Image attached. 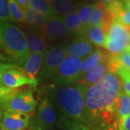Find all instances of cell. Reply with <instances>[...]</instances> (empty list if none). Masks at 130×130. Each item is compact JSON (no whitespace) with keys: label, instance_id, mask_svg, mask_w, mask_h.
Instances as JSON below:
<instances>
[{"label":"cell","instance_id":"obj_1","mask_svg":"<svg viewBox=\"0 0 130 130\" xmlns=\"http://www.w3.org/2000/svg\"><path fill=\"white\" fill-rule=\"evenodd\" d=\"M121 93V79L111 72H108L98 82L90 86L85 101V121H100L107 125L118 126L114 103Z\"/></svg>","mask_w":130,"mask_h":130},{"label":"cell","instance_id":"obj_2","mask_svg":"<svg viewBox=\"0 0 130 130\" xmlns=\"http://www.w3.org/2000/svg\"><path fill=\"white\" fill-rule=\"evenodd\" d=\"M88 88L78 83L48 86L47 97L59 112L67 126L85 121V101Z\"/></svg>","mask_w":130,"mask_h":130},{"label":"cell","instance_id":"obj_3","mask_svg":"<svg viewBox=\"0 0 130 130\" xmlns=\"http://www.w3.org/2000/svg\"><path fill=\"white\" fill-rule=\"evenodd\" d=\"M0 45L9 59L18 66L24 64L30 54L25 32L7 22L0 21Z\"/></svg>","mask_w":130,"mask_h":130},{"label":"cell","instance_id":"obj_4","mask_svg":"<svg viewBox=\"0 0 130 130\" xmlns=\"http://www.w3.org/2000/svg\"><path fill=\"white\" fill-rule=\"evenodd\" d=\"M130 45V25L121 23L118 20L109 28L105 48L109 54H119L127 51Z\"/></svg>","mask_w":130,"mask_h":130},{"label":"cell","instance_id":"obj_5","mask_svg":"<svg viewBox=\"0 0 130 130\" xmlns=\"http://www.w3.org/2000/svg\"><path fill=\"white\" fill-rule=\"evenodd\" d=\"M82 59L73 56H67L61 63L56 74L51 79L56 85H70L77 83L81 77Z\"/></svg>","mask_w":130,"mask_h":130},{"label":"cell","instance_id":"obj_6","mask_svg":"<svg viewBox=\"0 0 130 130\" xmlns=\"http://www.w3.org/2000/svg\"><path fill=\"white\" fill-rule=\"evenodd\" d=\"M37 121L38 126L44 130L54 129L56 126L67 127L59 112L46 95L43 96L40 100L38 106Z\"/></svg>","mask_w":130,"mask_h":130},{"label":"cell","instance_id":"obj_7","mask_svg":"<svg viewBox=\"0 0 130 130\" xmlns=\"http://www.w3.org/2000/svg\"><path fill=\"white\" fill-rule=\"evenodd\" d=\"M66 46L58 44L48 49L44 55L42 69L38 74L40 81L50 80L54 77L60 64L67 56Z\"/></svg>","mask_w":130,"mask_h":130},{"label":"cell","instance_id":"obj_8","mask_svg":"<svg viewBox=\"0 0 130 130\" xmlns=\"http://www.w3.org/2000/svg\"><path fill=\"white\" fill-rule=\"evenodd\" d=\"M1 81L2 86L16 90L26 85L36 88L38 83V79L30 78L19 66L12 64H6Z\"/></svg>","mask_w":130,"mask_h":130},{"label":"cell","instance_id":"obj_9","mask_svg":"<svg viewBox=\"0 0 130 130\" xmlns=\"http://www.w3.org/2000/svg\"><path fill=\"white\" fill-rule=\"evenodd\" d=\"M4 111L33 114L36 111L37 101L33 95V90L29 89L19 91L15 95L2 104Z\"/></svg>","mask_w":130,"mask_h":130},{"label":"cell","instance_id":"obj_10","mask_svg":"<svg viewBox=\"0 0 130 130\" xmlns=\"http://www.w3.org/2000/svg\"><path fill=\"white\" fill-rule=\"evenodd\" d=\"M39 31L45 38L47 43L65 40L69 38L72 35L65 25L61 17L56 15L49 17L46 23L39 28Z\"/></svg>","mask_w":130,"mask_h":130},{"label":"cell","instance_id":"obj_11","mask_svg":"<svg viewBox=\"0 0 130 130\" xmlns=\"http://www.w3.org/2000/svg\"><path fill=\"white\" fill-rule=\"evenodd\" d=\"M30 121V115L4 111L1 125L6 130H24L28 128Z\"/></svg>","mask_w":130,"mask_h":130},{"label":"cell","instance_id":"obj_12","mask_svg":"<svg viewBox=\"0 0 130 130\" xmlns=\"http://www.w3.org/2000/svg\"><path fill=\"white\" fill-rule=\"evenodd\" d=\"M66 50L67 56H77L81 59L91 54L95 50V48L85 38L80 37L67 45Z\"/></svg>","mask_w":130,"mask_h":130},{"label":"cell","instance_id":"obj_13","mask_svg":"<svg viewBox=\"0 0 130 130\" xmlns=\"http://www.w3.org/2000/svg\"><path fill=\"white\" fill-rule=\"evenodd\" d=\"M26 41L30 52L46 54L48 51V43L41 32L28 31L25 34Z\"/></svg>","mask_w":130,"mask_h":130},{"label":"cell","instance_id":"obj_14","mask_svg":"<svg viewBox=\"0 0 130 130\" xmlns=\"http://www.w3.org/2000/svg\"><path fill=\"white\" fill-rule=\"evenodd\" d=\"M108 64H107V60H106L101 64L98 65L94 69L85 73L83 76H82L77 83L88 88L90 86L93 85V84L98 82L105 74L108 73Z\"/></svg>","mask_w":130,"mask_h":130},{"label":"cell","instance_id":"obj_15","mask_svg":"<svg viewBox=\"0 0 130 130\" xmlns=\"http://www.w3.org/2000/svg\"><path fill=\"white\" fill-rule=\"evenodd\" d=\"M109 55L110 54H108L100 48L95 49L91 54H90L83 61H82L81 70H80L81 77L83 76L88 72L96 67L98 65L107 60Z\"/></svg>","mask_w":130,"mask_h":130},{"label":"cell","instance_id":"obj_16","mask_svg":"<svg viewBox=\"0 0 130 130\" xmlns=\"http://www.w3.org/2000/svg\"><path fill=\"white\" fill-rule=\"evenodd\" d=\"M44 54L31 53L24 65V72L31 79H36L41 70Z\"/></svg>","mask_w":130,"mask_h":130},{"label":"cell","instance_id":"obj_17","mask_svg":"<svg viewBox=\"0 0 130 130\" xmlns=\"http://www.w3.org/2000/svg\"><path fill=\"white\" fill-rule=\"evenodd\" d=\"M83 37L95 46L105 47L108 33L102 26H90L85 30Z\"/></svg>","mask_w":130,"mask_h":130},{"label":"cell","instance_id":"obj_18","mask_svg":"<svg viewBox=\"0 0 130 130\" xmlns=\"http://www.w3.org/2000/svg\"><path fill=\"white\" fill-rule=\"evenodd\" d=\"M61 18L71 34L78 36H83L85 29L81 23L77 11H74L70 14L62 16Z\"/></svg>","mask_w":130,"mask_h":130},{"label":"cell","instance_id":"obj_19","mask_svg":"<svg viewBox=\"0 0 130 130\" xmlns=\"http://www.w3.org/2000/svg\"><path fill=\"white\" fill-rule=\"evenodd\" d=\"M47 1L54 14L61 15V17L74 12L77 7L73 2V0H47Z\"/></svg>","mask_w":130,"mask_h":130},{"label":"cell","instance_id":"obj_20","mask_svg":"<svg viewBox=\"0 0 130 130\" xmlns=\"http://www.w3.org/2000/svg\"><path fill=\"white\" fill-rule=\"evenodd\" d=\"M23 14L25 23L32 27H38V28L46 23L48 18H49L46 14L32 9L30 7L24 10Z\"/></svg>","mask_w":130,"mask_h":130},{"label":"cell","instance_id":"obj_21","mask_svg":"<svg viewBox=\"0 0 130 130\" xmlns=\"http://www.w3.org/2000/svg\"><path fill=\"white\" fill-rule=\"evenodd\" d=\"M114 108L119 119L130 116V95L121 93L116 99Z\"/></svg>","mask_w":130,"mask_h":130},{"label":"cell","instance_id":"obj_22","mask_svg":"<svg viewBox=\"0 0 130 130\" xmlns=\"http://www.w3.org/2000/svg\"><path fill=\"white\" fill-rule=\"evenodd\" d=\"M94 4H79L77 6V14L85 30L90 27Z\"/></svg>","mask_w":130,"mask_h":130},{"label":"cell","instance_id":"obj_23","mask_svg":"<svg viewBox=\"0 0 130 130\" xmlns=\"http://www.w3.org/2000/svg\"><path fill=\"white\" fill-rule=\"evenodd\" d=\"M28 2L30 7L32 9L46 14L48 17L55 15L51 10L50 5L47 0H28Z\"/></svg>","mask_w":130,"mask_h":130},{"label":"cell","instance_id":"obj_24","mask_svg":"<svg viewBox=\"0 0 130 130\" xmlns=\"http://www.w3.org/2000/svg\"><path fill=\"white\" fill-rule=\"evenodd\" d=\"M8 3H9V11H10L12 20H14L18 23H25L23 12L20 7L18 2L15 0H8Z\"/></svg>","mask_w":130,"mask_h":130},{"label":"cell","instance_id":"obj_25","mask_svg":"<svg viewBox=\"0 0 130 130\" xmlns=\"http://www.w3.org/2000/svg\"><path fill=\"white\" fill-rule=\"evenodd\" d=\"M116 74H118L119 77H121L125 94L130 95V71H128L123 67H120Z\"/></svg>","mask_w":130,"mask_h":130},{"label":"cell","instance_id":"obj_26","mask_svg":"<svg viewBox=\"0 0 130 130\" xmlns=\"http://www.w3.org/2000/svg\"><path fill=\"white\" fill-rule=\"evenodd\" d=\"M12 20L8 0H0V21L7 22Z\"/></svg>","mask_w":130,"mask_h":130},{"label":"cell","instance_id":"obj_27","mask_svg":"<svg viewBox=\"0 0 130 130\" xmlns=\"http://www.w3.org/2000/svg\"><path fill=\"white\" fill-rule=\"evenodd\" d=\"M20 90L16 89L7 88L2 85L0 86V105L7 101L18 93Z\"/></svg>","mask_w":130,"mask_h":130},{"label":"cell","instance_id":"obj_28","mask_svg":"<svg viewBox=\"0 0 130 130\" xmlns=\"http://www.w3.org/2000/svg\"><path fill=\"white\" fill-rule=\"evenodd\" d=\"M118 59L120 62L121 67L124 68L128 71H130V52L124 51L119 54H117Z\"/></svg>","mask_w":130,"mask_h":130},{"label":"cell","instance_id":"obj_29","mask_svg":"<svg viewBox=\"0 0 130 130\" xmlns=\"http://www.w3.org/2000/svg\"><path fill=\"white\" fill-rule=\"evenodd\" d=\"M119 130H130V116L119 119Z\"/></svg>","mask_w":130,"mask_h":130},{"label":"cell","instance_id":"obj_30","mask_svg":"<svg viewBox=\"0 0 130 130\" xmlns=\"http://www.w3.org/2000/svg\"><path fill=\"white\" fill-rule=\"evenodd\" d=\"M118 20H119L124 25H130V10H126L124 8L119 15Z\"/></svg>","mask_w":130,"mask_h":130},{"label":"cell","instance_id":"obj_31","mask_svg":"<svg viewBox=\"0 0 130 130\" xmlns=\"http://www.w3.org/2000/svg\"><path fill=\"white\" fill-rule=\"evenodd\" d=\"M65 128L64 130H90L88 126L84 124H72Z\"/></svg>","mask_w":130,"mask_h":130},{"label":"cell","instance_id":"obj_32","mask_svg":"<svg viewBox=\"0 0 130 130\" xmlns=\"http://www.w3.org/2000/svg\"><path fill=\"white\" fill-rule=\"evenodd\" d=\"M18 4L20 6V7L22 9L23 12L26 9H28L30 7V5H29V2L28 0H15Z\"/></svg>","mask_w":130,"mask_h":130},{"label":"cell","instance_id":"obj_33","mask_svg":"<svg viewBox=\"0 0 130 130\" xmlns=\"http://www.w3.org/2000/svg\"><path fill=\"white\" fill-rule=\"evenodd\" d=\"M5 65L6 64H4V63H0V86L2 85V81H1V79H2V72L5 70Z\"/></svg>","mask_w":130,"mask_h":130},{"label":"cell","instance_id":"obj_34","mask_svg":"<svg viewBox=\"0 0 130 130\" xmlns=\"http://www.w3.org/2000/svg\"><path fill=\"white\" fill-rule=\"evenodd\" d=\"M116 1H118V0H98V2H104L106 4H110V3H112V2H116Z\"/></svg>","mask_w":130,"mask_h":130},{"label":"cell","instance_id":"obj_35","mask_svg":"<svg viewBox=\"0 0 130 130\" xmlns=\"http://www.w3.org/2000/svg\"><path fill=\"white\" fill-rule=\"evenodd\" d=\"M2 47H1V45H0V60H3V59H5V56H3L2 53Z\"/></svg>","mask_w":130,"mask_h":130},{"label":"cell","instance_id":"obj_36","mask_svg":"<svg viewBox=\"0 0 130 130\" xmlns=\"http://www.w3.org/2000/svg\"><path fill=\"white\" fill-rule=\"evenodd\" d=\"M32 130H44V129H41V127H39V126H36V127H35V128L32 129Z\"/></svg>","mask_w":130,"mask_h":130},{"label":"cell","instance_id":"obj_37","mask_svg":"<svg viewBox=\"0 0 130 130\" xmlns=\"http://www.w3.org/2000/svg\"><path fill=\"white\" fill-rule=\"evenodd\" d=\"M2 108L0 107V124L2 121Z\"/></svg>","mask_w":130,"mask_h":130},{"label":"cell","instance_id":"obj_38","mask_svg":"<svg viewBox=\"0 0 130 130\" xmlns=\"http://www.w3.org/2000/svg\"><path fill=\"white\" fill-rule=\"evenodd\" d=\"M122 2L124 4H126V3H129L130 0H122Z\"/></svg>","mask_w":130,"mask_h":130},{"label":"cell","instance_id":"obj_39","mask_svg":"<svg viewBox=\"0 0 130 130\" xmlns=\"http://www.w3.org/2000/svg\"><path fill=\"white\" fill-rule=\"evenodd\" d=\"M0 130H6L5 129H4L2 126V125H1V124H0Z\"/></svg>","mask_w":130,"mask_h":130},{"label":"cell","instance_id":"obj_40","mask_svg":"<svg viewBox=\"0 0 130 130\" xmlns=\"http://www.w3.org/2000/svg\"><path fill=\"white\" fill-rule=\"evenodd\" d=\"M127 51H129L130 52V45L129 46V48H128V49H127Z\"/></svg>","mask_w":130,"mask_h":130},{"label":"cell","instance_id":"obj_41","mask_svg":"<svg viewBox=\"0 0 130 130\" xmlns=\"http://www.w3.org/2000/svg\"><path fill=\"white\" fill-rule=\"evenodd\" d=\"M24 130H30V129H24ZM32 130V129H31Z\"/></svg>","mask_w":130,"mask_h":130},{"label":"cell","instance_id":"obj_42","mask_svg":"<svg viewBox=\"0 0 130 130\" xmlns=\"http://www.w3.org/2000/svg\"><path fill=\"white\" fill-rule=\"evenodd\" d=\"M85 1H87V0H85Z\"/></svg>","mask_w":130,"mask_h":130}]
</instances>
